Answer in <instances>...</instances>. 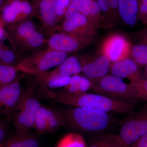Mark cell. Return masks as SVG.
I'll return each instance as SVG.
<instances>
[{
    "label": "cell",
    "mask_w": 147,
    "mask_h": 147,
    "mask_svg": "<svg viewBox=\"0 0 147 147\" xmlns=\"http://www.w3.org/2000/svg\"><path fill=\"white\" fill-rule=\"evenodd\" d=\"M47 98L64 105L91 109L104 113L130 115L137 104L116 100L98 94H76L65 90H43Z\"/></svg>",
    "instance_id": "6da1fadb"
},
{
    "label": "cell",
    "mask_w": 147,
    "mask_h": 147,
    "mask_svg": "<svg viewBox=\"0 0 147 147\" xmlns=\"http://www.w3.org/2000/svg\"><path fill=\"white\" fill-rule=\"evenodd\" d=\"M58 109L63 115L67 126L81 132L102 134L113 125L110 113L68 106Z\"/></svg>",
    "instance_id": "7a4b0ae2"
},
{
    "label": "cell",
    "mask_w": 147,
    "mask_h": 147,
    "mask_svg": "<svg viewBox=\"0 0 147 147\" xmlns=\"http://www.w3.org/2000/svg\"><path fill=\"white\" fill-rule=\"evenodd\" d=\"M67 57L68 53L65 52L40 49L26 56L16 67L18 70L27 74H35L55 68Z\"/></svg>",
    "instance_id": "3957f363"
},
{
    "label": "cell",
    "mask_w": 147,
    "mask_h": 147,
    "mask_svg": "<svg viewBox=\"0 0 147 147\" xmlns=\"http://www.w3.org/2000/svg\"><path fill=\"white\" fill-rule=\"evenodd\" d=\"M91 88L96 94L116 100L137 104L139 98L133 85L126 84L121 78L106 75Z\"/></svg>",
    "instance_id": "277c9868"
},
{
    "label": "cell",
    "mask_w": 147,
    "mask_h": 147,
    "mask_svg": "<svg viewBox=\"0 0 147 147\" xmlns=\"http://www.w3.org/2000/svg\"><path fill=\"white\" fill-rule=\"evenodd\" d=\"M40 105L35 92L30 87L22 92L13 117V125L16 132H29L34 128L36 114Z\"/></svg>",
    "instance_id": "5b68a950"
},
{
    "label": "cell",
    "mask_w": 147,
    "mask_h": 147,
    "mask_svg": "<svg viewBox=\"0 0 147 147\" xmlns=\"http://www.w3.org/2000/svg\"><path fill=\"white\" fill-rule=\"evenodd\" d=\"M130 115L117 134L119 147H131L147 133V104Z\"/></svg>",
    "instance_id": "8992f818"
},
{
    "label": "cell",
    "mask_w": 147,
    "mask_h": 147,
    "mask_svg": "<svg viewBox=\"0 0 147 147\" xmlns=\"http://www.w3.org/2000/svg\"><path fill=\"white\" fill-rule=\"evenodd\" d=\"M95 36H82L63 32L54 33L47 40L48 49L68 53L90 45Z\"/></svg>",
    "instance_id": "52a82bcc"
},
{
    "label": "cell",
    "mask_w": 147,
    "mask_h": 147,
    "mask_svg": "<svg viewBox=\"0 0 147 147\" xmlns=\"http://www.w3.org/2000/svg\"><path fill=\"white\" fill-rule=\"evenodd\" d=\"M57 0H37L32 3L34 15L39 20L42 29L50 36L59 30L56 13Z\"/></svg>",
    "instance_id": "ba28073f"
},
{
    "label": "cell",
    "mask_w": 147,
    "mask_h": 147,
    "mask_svg": "<svg viewBox=\"0 0 147 147\" xmlns=\"http://www.w3.org/2000/svg\"><path fill=\"white\" fill-rule=\"evenodd\" d=\"M18 78L11 84L0 88V117H13L22 93Z\"/></svg>",
    "instance_id": "9c48e42d"
},
{
    "label": "cell",
    "mask_w": 147,
    "mask_h": 147,
    "mask_svg": "<svg viewBox=\"0 0 147 147\" xmlns=\"http://www.w3.org/2000/svg\"><path fill=\"white\" fill-rule=\"evenodd\" d=\"M131 48V45L124 37L114 34L105 40L102 46V54L113 63L129 57Z\"/></svg>",
    "instance_id": "30bf717a"
},
{
    "label": "cell",
    "mask_w": 147,
    "mask_h": 147,
    "mask_svg": "<svg viewBox=\"0 0 147 147\" xmlns=\"http://www.w3.org/2000/svg\"><path fill=\"white\" fill-rule=\"evenodd\" d=\"M82 65V72L91 82L92 86L107 75L110 71L111 62L105 55L98 56L92 60H80Z\"/></svg>",
    "instance_id": "8fae6325"
},
{
    "label": "cell",
    "mask_w": 147,
    "mask_h": 147,
    "mask_svg": "<svg viewBox=\"0 0 147 147\" xmlns=\"http://www.w3.org/2000/svg\"><path fill=\"white\" fill-rule=\"evenodd\" d=\"M59 30L61 32L82 36H95L97 29L86 17L82 13H77L65 19Z\"/></svg>",
    "instance_id": "7c38bea8"
},
{
    "label": "cell",
    "mask_w": 147,
    "mask_h": 147,
    "mask_svg": "<svg viewBox=\"0 0 147 147\" xmlns=\"http://www.w3.org/2000/svg\"><path fill=\"white\" fill-rule=\"evenodd\" d=\"M139 67L132 59L128 57L112 63L110 71L113 76L128 79L131 83L142 78Z\"/></svg>",
    "instance_id": "4fadbf2b"
},
{
    "label": "cell",
    "mask_w": 147,
    "mask_h": 147,
    "mask_svg": "<svg viewBox=\"0 0 147 147\" xmlns=\"http://www.w3.org/2000/svg\"><path fill=\"white\" fill-rule=\"evenodd\" d=\"M33 79L34 84L42 90H56L68 85L71 77H65L47 71L35 74H28Z\"/></svg>",
    "instance_id": "5bb4252c"
},
{
    "label": "cell",
    "mask_w": 147,
    "mask_h": 147,
    "mask_svg": "<svg viewBox=\"0 0 147 147\" xmlns=\"http://www.w3.org/2000/svg\"><path fill=\"white\" fill-rule=\"evenodd\" d=\"M37 31L32 21L26 20L15 24L9 29V34L13 45L16 48Z\"/></svg>",
    "instance_id": "9a60e30c"
},
{
    "label": "cell",
    "mask_w": 147,
    "mask_h": 147,
    "mask_svg": "<svg viewBox=\"0 0 147 147\" xmlns=\"http://www.w3.org/2000/svg\"><path fill=\"white\" fill-rule=\"evenodd\" d=\"M119 18L127 26H133L138 20V0H119Z\"/></svg>",
    "instance_id": "2e32d148"
},
{
    "label": "cell",
    "mask_w": 147,
    "mask_h": 147,
    "mask_svg": "<svg viewBox=\"0 0 147 147\" xmlns=\"http://www.w3.org/2000/svg\"><path fill=\"white\" fill-rule=\"evenodd\" d=\"M36 138L29 132L17 133L7 138L0 147H39Z\"/></svg>",
    "instance_id": "e0dca14e"
},
{
    "label": "cell",
    "mask_w": 147,
    "mask_h": 147,
    "mask_svg": "<svg viewBox=\"0 0 147 147\" xmlns=\"http://www.w3.org/2000/svg\"><path fill=\"white\" fill-rule=\"evenodd\" d=\"M82 65L75 56L67 57L61 64L51 71L55 74L65 77H71L82 72Z\"/></svg>",
    "instance_id": "ac0fdd59"
},
{
    "label": "cell",
    "mask_w": 147,
    "mask_h": 147,
    "mask_svg": "<svg viewBox=\"0 0 147 147\" xmlns=\"http://www.w3.org/2000/svg\"><path fill=\"white\" fill-rule=\"evenodd\" d=\"M47 43V40L42 33L37 30L23 43L16 47V49L21 53L32 52V53L40 48L45 43Z\"/></svg>",
    "instance_id": "d6986e66"
},
{
    "label": "cell",
    "mask_w": 147,
    "mask_h": 147,
    "mask_svg": "<svg viewBox=\"0 0 147 147\" xmlns=\"http://www.w3.org/2000/svg\"><path fill=\"white\" fill-rule=\"evenodd\" d=\"M92 84L90 81L86 76L78 74L71 76L67 86L64 90L76 94L86 93L91 88Z\"/></svg>",
    "instance_id": "ffe728a7"
},
{
    "label": "cell",
    "mask_w": 147,
    "mask_h": 147,
    "mask_svg": "<svg viewBox=\"0 0 147 147\" xmlns=\"http://www.w3.org/2000/svg\"><path fill=\"white\" fill-rule=\"evenodd\" d=\"M21 0H11L4 7L2 19L5 23L16 24L19 23L21 12Z\"/></svg>",
    "instance_id": "44dd1931"
},
{
    "label": "cell",
    "mask_w": 147,
    "mask_h": 147,
    "mask_svg": "<svg viewBox=\"0 0 147 147\" xmlns=\"http://www.w3.org/2000/svg\"><path fill=\"white\" fill-rule=\"evenodd\" d=\"M47 119L48 132H52L61 127L67 126L63 115L56 108L47 107Z\"/></svg>",
    "instance_id": "7402d4cb"
},
{
    "label": "cell",
    "mask_w": 147,
    "mask_h": 147,
    "mask_svg": "<svg viewBox=\"0 0 147 147\" xmlns=\"http://www.w3.org/2000/svg\"><path fill=\"white\" fill-rule=\"evenodd\" d=\"M117 134H101L91 140L88 147H119Z\"/></svg>",
    "instance_id": "603a6c76"
},
{
    "label": "cell",
    "mask_w": 147,
    "mask_h": 147,
    "mask_svg": "<svg viewBox=\"0 0 147 147\" xmlns=\"http://www.w3.org/2000/svg\"><path fill=\"white\" fill-rule=\"evenodd\" d=\"M18 70L15 66L0 63V88L11 84L17 79Z\"/></svg>",
    "instance_id": "cb8c5ba5"
},
{
    "label": "cell",
    "mask_w": 147,
    "mask_h": 147,
    "mask_svg": "<svg viewBox=\"0 0 147 147\" xmlns=\"http://www.w3.org/2000/svg\"><path fill=\"white\" fill-rule=\"evenodd\" d=\"M47 107L41 105L35 117L34 128L39 134L48 132L47 119Z\"/></svg>",
    "instance_id": "d4e9b609"
},
{
    "label": "cell",
    "mask_w": 147,
    "mask_h": 147,
    "mask_svg": "<svg viewBox=\"0 0 147 147\" xmlns=\"http://www.w3.org/2000/svg\"><path fill=\"white\" fill-rule=\"evenodd\" d=\"M129 55L139 67L147 65V45L142 43L132 46Z\"/></svg>",
    "instance_id": "484cf974"
},
{
    "label": "cell",
    "mask_w": 147,
    "mask_h": 147,
    "mask_svg": "<svg viewBox=\"0 0 147 147\" xmlns=\"http://www.w3.org/2000/svg\"><path fill=\"white\" fill-rule=\"evenodd\" d=\"M57 147H86L83 137L79 134L65 135L59 142Z\"/></svg>",
    "instance_id": "4316f807"
},
{
    "label": "cell",
    "mask_w": 147,
    "mask_h": 147,
    "mask_svg": "<svg viewBox=\"0 0 147 147\" xmlns=\"http://www.w3.org/2000/svg\"><path fill=\"white\" fill-rule=\"evenodd\" d=\"M82 4L83 0H70L65 14V19L70 18L77 13H81Z\"/></svg>",
    "instance_id": "83f0119b"
},
{
    "label": "cell",
    "mask_w": 147,
    "mask_h": 147,
    "mask_svg": "<svg viewBox=\"0 0 147 147\" xmlns=\"http://www.w3.org/2000/svg\"><path fill=\"white\" fill-rule=\"evenodd\" d=\"M130 83L136 90L139 99L147 101V80L140 78Z\"/></svg>",
    "instance_id": "f1b7e54d"
},
{
    "label": "cell",
    "mask_w": 147,
    "mask_h": 147,
    "mask_svg": "<svg viewBox=\"0 0 147 147\" xmlns=\"http://www.w3.org/2000/svg\"><path fill=\"white\" fill-rule=\"evenodd\" d=\"M99 6L102 18H103V24L107 22V24L109 26H112V19H111V14H110V4L109 0H96Z\"/></svg>",
    "instance_id": "f546056e"
},
{
    "label": "cell",
    "mask_w": 147,
    "mask_h": 147,
    "mask_svg": "<svg viewBox=\"0 0 147 147\" xmlns=\"http://www.w3.org/2000/svg\"><path fill=\"white\" fill-rule=\"evenodd\" d=\"M70 0H57L56 5V13L58 21L64 17Z\"/></svg>",
    "instance_id": "4dcf8cb0"
},
{
    "label": "cell",
    "mask_w": 147,
    "mask_h": 147,
    "mask_svg": "<svg viewBox=\"0 0 147 147\" xmlns=\"http://www.w3.org/2000/svg\"><path fill=\"white\" fill-rule=\"evenodd\" d=\"M16 60L15 54L13 51L9 50H3L1 57L0 63L7 65H13V63Z\"/></svg>",
    "instance_id": "1f68e13d"
},
{
    "label": "cell",
    "mask_w": 147,
    "mask_h": 147,
    "mask_svg": "<svg viewBox=\"0 0 147 147\" xmlns=\"http://www.w3.org/2000/svg\"><path fill=\"white\" fill-rule=\"evenodd\" d=\"M138 19L147 26V0H138Z\"/></svg>",
    "instance_id": "d6a6232c"
},
{
    "label": "cell",
    "mask_w": 147,
    "mask_h": 147,
    "mask_svg": "<svg viewBox=\"0 0 147 147\" xmlns=\"http://www.w3.org/2000/svg\"><path fill=\"white\" fill-rule=\"evenodd\" d=\"M112 23L118 22L119 18L118 11L119 0H109Z\"/></svg>",
    "instance_id": "836d02e7"
},
{
    "label": "cell",
    "mask_w": 147,
    "mask_h": 147,
    "mask_svg": "<svg viewBox=\"0 0 147 147\" xmlns=\"http://www.w3.org/2000/svg\"><path fill=\"white\" fill-rule=\"evenodd\" d=\"M8 126L7 123L0 117V145L7 138Z\"/></svg>",
    "instance_id": "e575fe53"
},
{
    "label": "cell",
    "mask_w": 147,
    "mask_h": 147,
    "mask_svg": "<svg viewBox=\"0 0 147 147\" xmlns=\"http://www.w3.org/2000/svg\"><path fill=\"white\" fill-rule=\"evenodd\" d=\"M131 147H147V133L135 142Z\"/></svg>",
    "instance_id": "d590c367"
},
{
    "label": "cell",
    "mask_w": 147,
    "mask_h": 147,
    "mask_svg": "<svg viewBox=\"0 0 147 147\" xmlns=\"http://www.w3.org/2000/svg\"><path fill=\"white\" fill-rule=\"evenodd\" d=\"M141 33L140 39L142 41V43L147 45V30L142 31Z\"/></svg>",
    "instance_id": "8d00e7d4"
},
{
    "label": "cell",
    "mask_w": 147,
    "mask_h": 147,
    "mask_svg": "<svg viewBox=\"0 0 147 147\" xmlns=\"http://www.w3.org/2000/svg\"><path fill=\"white\" fill-rule=\"evenodd\" d=\"M4 36V32L1 26H0V39L3 38Z\"/></svg>",
    "instance_id": "74e56055"
},
{
    "label": "cell",
    "mask_w": 147,
    "mask_h": 147,
    "mask_svg": "<svg viewBox=\"0 0 147 147\" xmlns=\"http://www.w3.org/2000/svg\"><path fill=\"white\" fill-rule=\"evenodd\" d=\"M3 49L1 48V45H0V57H1V55Z\"/></svg>",
    "instance_id": "f35d334b"
},
{
    "label": "cell",
    "mask_w": 147,
    "mask_h": 147,
    "mask_svg": "<svg viewBox=\"0 0 147 147\" xmlns=\"http://www.w3.org/2000/svg\"><path fill=\"white\" fill-rule=\"evenodd\" d=\"M37 1V0H32V3L35 2L36 1Z\"/></svg>",
    "instance_id": "ab89813d"
},
{
    "label": "cell",
    "mask_w": 147,
    "mask_h": 147,
    "mask_svg": "<svg viewBox=\"0 0 147 147\" xmlns=\"http://www.w3.org/2000/svg\"><path fill=\"white\" fill-rule=\"evenodd\" d=\"M146 73L147 74V67H146Z\"/></svg>",
    "instance_id": "60d3db41"
},
{
    "label": "cell",
    "mask_w": 147,
    "mask_h": 147,
    "mask_svg": "<svg viewBox=\"0 0 147 147\" xmlns=\"http://www.w3.org/2000/svg\"><path fill=\"white\" fill-rule=\"evenodd\" d=\"M2 0H0V3H1V2Z\"/></svg>",
    "instance_id": "b9f144b4"
}]
</instances>
